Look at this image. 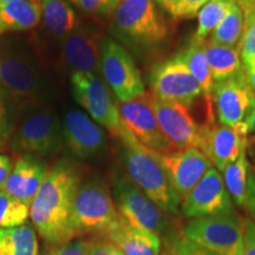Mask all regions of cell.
Listing matches in <instances>:
<instances>
[{"instance_id":"6da1fadb","label":"cell","mask_w":255,"mask_h":255,"mask_svg":"<svg viewBox=\"0 0 255 255\" xmlns=\"http://www.w3.org/2000/svg\"><path fill=\"white\" fill-rule=\"evenodd\" d=\"M81 174L69 161H59L47 170L30 205V219L36 231L50 245L73 240L72 210L81 186Z\"/></svg>"},{"instance_id":"7a4b0ae2","label":"cell","mask_w":255,"mask_h":255,"mask_svg":"<svg viewBox=\"0 0 255 255\" xmlns=\"http://www.w3.org/2000/svg\"><path fill=\"white\" fill-rule=\"evenodd\" d=\"M110 33L138 55L161 50L173 37L171 25L155 0H122L113 13Z\"/></svg>"},{"instance_id":"3957f363","label":"cell","mask_w":255,"mask_h":255,"mask_svg":"<svg viewBox=\"0 0 255 255\" xmlns=\"http://www.w3.org/2000/svg\"><path fill=\"white\" fill-rule=\"evenodd\" d=\"M0 89L14 119L21 110L46 102V82L39 64L20 41L0 43Z\"/></svg>"},{"instance_id":"277c9868","label":"cell","mask_w":255,"mask_h":255,"mask_svg":"<svg viewBox=\"0 0 255 255\" xmlns=\"http://www.w3.org/2000/svg\"><path fill=\"white\" fill-rule=\"evenodd\" d=\"M119 139L121 156L130 180L163 212L177 215L181 199L169 180L157 152L142 145L128 130Z\"/></svg>"},{"instance_id":"5b68a950","label":"cell","mask_w":255,"mask_h":255,"mask_svg":"<svg viewBox=\"0 0 255 255\" xmlns=\"http://www.w3.org/2000/svg\"><path fill=\"white\" fill-rule=\"evenodd\" d=\"M63 143L62 121L47 102L17 114L9 137V146L15 154L46 157L57 154Z\"/></svg>"},{"instance_id":"8992f818","label":"cell","mask_w":255,"mask_h":255,"mask_svg":"<svg viewBox=\"0 0 255 255\" xmlns=\"http://www.w3.org/2000/svg\"><path fill=\"white\" fill-rule=\"evenodd\" d=\"M121 218L108 184L100 178L81 183L72 210L76 235H107Z\"/></svg>"},{"instance_id":"52a82bcc","label":"cell","mask_w":255,"mask_h":255,"mask_svg":"<svg viewBox=\"0 0 255 255\" xmlns=\"http://www.w3.org/2000/svg\"><path fill=\"white\" fill-rule=\"evenodd\" d=\"M184 237L218 255L244 254V226L234 207L219 214L193 219Z\"/></svg>"},{"instance_id":"ba28073f","label":"cell","mask_w":255,"mask_h":255,"mask_svg":"<svg viewBox=\"0 0 255 255\" xmlns=\"http://www.w3.org/2000/svg\"><path fill=\"white\" fill-rule=\"evenodd\" d=\"M70 85L75 101L98 126L105 128L116 138L127 131L121 120L119 102L115 101L113 91L97 73L72 72Z\"/></svg>"},{"instance_id":"9c48e42d","label":"cell","mask_w":255,"mask_h":255,"mask_svg":"<svg viewBox=\"0 0 255 255\" xmlns=\"http://www.w3.org/2000/svg\"><path fill=\"white\" fill-rule=\"evenodd\" d=\"M98 70L119 102L135 100L146 92L141 71L129 50L114 38L102 41Z\"/></svg>"},{"instance_id":"30bf717a","label":"cell","mask_w":255,"mask_h":255,"mask_svg":"<svg viewBox=\"0 0 255 255\" xmlns=\"http://www.w3.org/2000/svg\"><path fill=\"white\" fill-rule=\"evenodd\" d=\"M114 200L120 215L132 227L154 233L158 237L168 231L165 212L149 199L129 176L116 177Z\"/></svg>"},{"instance_id":"8fae6325","label":"cell","mask_w":255,"mask_h":255,"mask_svg":"<svg viewBox=\"0 0 255 255\" xmlns=\"http://www.w3.org/2000/svg\"><path fill=\"white\" fill-rule=\"evenodd\" d=\"M152 107L159 128L171 150L200 149L202 129L189 105L164 101L152 95Z\"/></svg>"},{"instance_id":"7c38bea8","label":"cell","mask_w":255,"mask_h":255,"mask_svg":"<svg viewBox=\"0 0 255 255\" xmlns=\"http://www.w3.org/2000/svg\"><path fill=\"white\" fill-rule=\"evenodd\" d=\"M123 127L145 148L157 152H173L162 132L152 107V94L146 91L135 100L119 102Z\"/></svg>"},{"instance_id":"4fadbf2b","label":"cell","mask_w":255,"mask_h":255,"mask_svg":"<svg viewBox=\"0 0 255 255\" xmlns=\"http://www.w3.org/2000/svg\"><path fill=\"white\" fill-rule=\"evenodd\" d=\"M149 84L152 95L164 101L190 104L202 95L200 84L178 55L156 65Z\"/></svg>"},{"instance_id":"5bb4252c","label":"cell","mask_w":255,"mask_h":255,"mask_svg":"<svg viewBox=\"0 0 255 255\" xmlns=\"http://www.w3.org/2000/svg\"><path fill=\"white\" fill-rule=\"evenodd\" d=\"M212 100L220 124L234 127L244 122L255 109V92L248 84L245 69L231 78L215 82Z\"/></svg>"},{"instance_id":"9a60e30c","label":"cell","mask_w":255,"mask_h":255,"mask_svg":"<svg viewBox=\"0 0 255 255\" xmlns=\"http://www.w3.org/2000/svg\"><path fill=\"white\" fill-rule=\"evenodd\" d=\"M232 207L231 195L222 175L216 168H210L182 200L181 213L184 218L193 220L219 214Z\"/></svg>"},{"instance_id":"2e32d148","label":"cell","mask_w":255,"mask_h":255,"mask_svg":"<svg viewBox=\"0 0 255 255\" xmlns=\"http://www.w3.org/2000/svg\"><path fill=\"white\" fill-rule=\"evenodd\" d=\"M248 133L246 122H240L234 127L215 123L201 132L200 150L219 171H223L246 149Z\"/></svg>"},{"instance_id":"e0dca14e","label":"cell","mask_w":255,"mask_h":255,"mask_svg":"<svg viewBox=\"0 0 255 255\" xmlns=\"http://www.w3.org/2000/svg\"><path fill=\"white\" fill-rule=\"evenodd\" d=\"M63 139L69 150L81 159L94 158L107 148V135L89 115L69 109L62 120Z\"/></svg>"},{"instance_id":"ac0fdd59","label":"cell","mask_w":255,"mask_h":255,"mask_svg":"<svg viewBox=\"0 0 255 255\" xmlns=\"http://www.w3.org/2000/svg\"><path fill=\"white\" fill-rule=\"evenodd\" d=\"M157 155L181 200H183L207 171L213 168L208 157L196 148Z\"/></svg>"},{"instance_id":"d6986e66","label":"cell","mask_w":255,"mask_h":255,"mask_svg":"<svg viewBox=\"0 0 255 255\" xmlns=\"http://www.w3.org/2000/svg\"><path fill=\"white\" fill-rule=\"evenodd\" d=\"M102 34L94 27L79 24L62 40V60L72 72H100ZM71 72V73H72Z\"/></svg>"},{"instance_id":"ffe728a7","label":"cell","mask_w":255,"mask_h":255,"mask_svg":"<svg viewBox=\"0 0 255 255\" xmlns=\"http://www.w3.org/2000/svg\"><path fill=\"white\" fill-rule=\"evenodd\" d=\"M47 170L49 169L43 162L31 156H23L14 163L1 191L30 206L46 176Z\"/></svg>"},{"instance_id":"44dd1931","label":"cell","mask_w":255,"mask_h":255,"mask_svg":"<svg viewBox=\"0 0 255 255\" xmlns=\"http://www.w3.org/2000/svg\"><path fill=\"white\" fill-rule=\"evenodd\" d=\"M105 237L124 255H161V239L158 235L132 227L122 216Z\"/></svg>"},{"instance_id":"7402d4cb","label":"cell","mask_w":255,"mask_h":255,"mask_svg":"<svg viewBox=\"0 0 255 255\" xmlns=\"http://www.w3.org/2000/svg\"><path fill=\"white\" fill-rule=\"evenodd\" d=\"M41 19L40 0L0 1V30L25 32L37 27Z\"/></svg>"},{"instance_id":"603a6c76","label":"cell","mask_w":255,"mask_h":255,"mask_svg":"<svg viewBox=\"0 0 255 255\" xmlns=\"http://www.w3.org/2000/svg\"><path fill=\"white\" fill-rule=\"evenodd\" d=\"M44 26L52 37L62 41L79 25L75 9L66 0H40Z\"/></svg>"},{"instance_id":"cb8c5ba5","label":"cell","mask_w":255,"mask_h":255,"mask_svg":"<svg viewBox=\"0 0 255 255\" xmlns=\"http://www.w3.org/2000/svg\"><path fill=\"white\" fill-rule=\"evenodd\" d=\"M203 50L214 83L231 78L244 69L240 47L221 46L208 39L203 41Z\"/></svg>"},{"instance_id":"d4e9b609","label":"cell","mask_w":255,"mask_h":255,"mask_svg":"<svg viewBox=\"0 0 255 255\" xmlns=\"http://www.w3.org/2000/svg\"><path fill=\"white\" fill-rule=\"evenodd\" d=\"M222 173L225 186L227 188L229 195L239 206L246 207L248 175H250L246 149L242 150L240 156L233 163L227 165Z\"/></svg>"},{"instance_id":"484cf974","label":"cell","mask_w":255,"mask_h":255,"mask_svg":"<svg viewBox=\"0 0 255 255\" xmlns=\"http://www.w3.org/2000/svg\"><path fill=\"white\" fill-rule=\"evenodd\" d=\"M245 15L240 6L234 2L231 11L213 31L210 41L221 46L239 47L244 33Z\"/></svg>"},{"instance_id":"4316f807","label":"cell","mask_w":255,"mask_h":255,"mask_svg":"<svg viewBox=\"0 0 255 255\" xmlns=\"http://www.w3.org/2000/svg\"><path fill=\"white\" fill-rule=\"evenodd\" d=\"M234 1L229 0H209L199 12V25L191 38V43L202 44L207 37L225 19Z\"/></svg>"},{"instance_id":"83f0119b","label":"cell","mask_w":255,"mask_h":255,"mask_svg":"<svg viewBox=\"0 0 255 255\" xmlns=\"http://www.w3.org/2000/svg\"><path fill=\"white\" fill-rule=\"evenodd\" d=\"M178 57L183 60V63L188 66L191 75L194 76V78L200 84L201 89H202V94L212 95L214 81H213L208 62H207L205 55V50H203V43H190V45L186 50L178 53Z\"/></svg>"},{"instance_id":"f1b7e54d","label":"cell","mask_w":255,"mask_h":255,"mask_svg":"<svg viewBox=\"0 0 255 255\" xmlns=\"http://www.w3.org/2000/svg\"><path fill=\"white\" fill-rule=\"evenodd\" d=\"M2 234L4 255H38V240L33 226L2 229Z\"/></svg>"},{"instance_id":"f546056e","label":"cell","mask_w":255,"mask_h":255,"mask_svg":"<svg viewBox=\"0 0 255 255\" xmlns=\"http://www.w3.org/2000/svg\"><path fill=\"white\" fill-rule=\"evenodd\" d=\"M30 206L0 190V229H12L26 225Z\"/></svg>"},{"instance_id":"4dcf8cb0","label":"cell","mask_w":255,"mask_h":255,"mask_svg":"<svg viewBox=\"0 0 255 255\" xmlns=\"http://www.w3.org/2000/svg\"><path fill=\"white\" fill-rule=\"evenodd\" d=\"M245 15L244 33L240 41V55L242 65H247L255 59V9Z\"/></svg>"},{"instance_id":"1f68e13d","label":"cell","mask_w":255,"mask_h":255,"mask_svg":"<svg viewBox=\"0 0 255 255\" xmlns=\"http://www.w3.org/2000/svg\"><path fill=\"white\" fill-rule=\"evenodd\" d=\"M83 12L92 15H109L114 13L122 0H71Z\"/></svg>"},{"instance_id":"d6a6232c","label":"cell","mask_w":255,"mask_h":255,"mask_svg":"<svg viewBox=\"0 0 255 255\" xmlns=\"http://www.w3.org/2000/svg\"><path fill=\"white\" fill-rule=\"evenodd\" d=\"M5 95L0 89V145L9 141L14 126V115L12 113Z\"/></svg>"},{"instance_id":"836d02e7","label":"cell","mask_w":255,"mask_h":255,"mask_svg":"<svg viewBox=\"0 0 255 255\" xmlns=\"http://www.w3.org/2000/svg\"><path fill=\"white\" fill-rule=\"evenodd\" d=\"M85 244L88 255H124L123 252L104 235H95L85 240Z\"/></svg>"},{"instance_id":"e575fe53","label":"cell","mask_w":255,"mask_h":255,"mask_svg":"<svg viewBox=\"0 0 255 255\" xmlns=\"http://www.w3.org/2000/svg\"><path fill=\"white\" fill-rule=\"evenodd\" d=\"M44 255H88L85 240H70L59 245H51Z\"/></svg>"},{"instance_id":"d590c367","label":"cell","mask_w":255,"mask_h":255,"mask_svg":"<svg viewBox=\"0 0 255 255\" xmlns=\"http://www.w3.org/2000/svg\"><path fill=\"white\" fill-rule=\"evenodd\" d=\"M209 0H178L176 9L173 15L174 19H189L194 18L199 13L200 9Z\"/></svg>"},{"instance_id":"8d00e7d4","label":"cell","mask_w":255,"mask_h":255,"mask_svg":"<svg viewBox=\"0 0 255 255\" xmlns=\"http://www.w3.org/2000/svg\"><path fill=\"white\" fill-rule=\"evenodd\" d=\"M173 245V247L180 253V255H218L186 237L176 239Z\"/></svg>"},{"instance_id":"74e56055","label":"cell","mask_w":255,"mask_h":255,"mask_svg":"<svg viewBox=\"0 0 255 255\" xmlns=\"http://www.w3.org/2000/svg\"><path fill=\"white\" fill-rule=\"evenodd\" d=\"M244 226V254L255 255V222L250 218L242 219Z\"/></svg>"},{"instance_id":"f35d334b","label":"cell","mask_w":255,"mask_h":255,"mask_svg":"<svg viewBox=\"0 0 255 255\" xmlns=\"http://www.w3.org/2000/svg\"><path fill=\"white\" fill-rule=\"evenodd\" d=\"M246 208L252 218L255 220V173L253 170L250 171V175H248Z\"/></svg>"},{"instance_id":"ab89813d","label":"cell","mask_w":255,"mask_h":255,"mask_svg":"<svg viewBox=\"0 0 255 255\" xmlns=\"http://www.w3.org/2000/svg\"><path fill=\"white\" fill-rule=\"evenodd\" d=\"M13 161L7 155L0 154V190L7 180L8 175L11 174L12 168H13Z\"/></svg>"},{"instance_id":"60d3db41","label":"cell","mask_w":255,"mask_h":255,"mask_svg":"<svg viewBox=\"0 0 255 255\" xmlns=\"http://www.w3.org/2000/svg\"><path fill=\"white\" fill-rule=\"evenodd\" d=\"M177 1L178 0H155V2L157 4L158 7L167 12L168 14H170L171 18H173L175 9H176Z\"/></svg>"},{"instance_id":"b9f144b4","label":"cell","mask_w":255,"mask_h":255,"mask_svg":"<svg viewBox=\"0 0 255 255\" xmlns=\"http://www.w3.org/2000/svg\"><path fill=\"white\" fill-rule=\"evenodd\" d=\"M245 72H246V78L248 84L252 88V90L255 92V59L248 63L247 65H244Z\"/></svg>"},{"instance_id":"7bdbcfd3","label":"cell","mask_w":255,"mask_h":255,"mask_svg":"<svg viewBox=\"0 0 255 255\" xmlns=\"http://www.w3.org/2000/svg\"><path fill=\"white\" fill-rule=\"evenodd\" d=\"M245 122H246L248 126V132L255 133V109L248 115Z\"/></svg>"},{"instance_id":"ee69618b","label":"cell","mask_w":255,"mask_h":255,"mask_svg":"<svg viewBox=\"0 0 255 255\" xmlns=\"http://www.w3.org/2000/svg\"><path fill=\"white\" fill-rule=\"evenodd\" d=\"M254 2V0H239V6H240L242 11H246L252 6V4Z\"/></svg>"},{"instance_id":"f6af8a7d","label":"cell","mask_w":255,"mask_h":255,"mask_svg":"<svg viewBox=\"0 0 255 255\" xmlns=\"http://www.w3.org/2000/svg\"><path fill=\"white\" fill-rule=\"evenodd\" d=\"M0 255H4V234H2V229H0Z\"/></svg>"},{"instance_id":"bcb514c9","label":"cell","mask_w":255,"mask_h":255,"mask_svg":"<svg viewBox=\"0 0 255 255\" xmlns=\"http://www.w3.org/2000/svg\"><path fill=\"white\" fill-rule=\"evenodd\" d=\"M253 9H255V0H254V2L253 4H252V6L248 9H246V11H242L244 12V13H247V12H251V11H253Z\"/></svg>"},{"instance_id":"7dc6e473","label":"cell","mask_w":255,"mask_h":255,"mask_svg":"<svg viewBox=\"0 0 255 255\" xmlns=\"http://www.w3.org/2000/svg\"><path fill=\"white\" fill-rule=\"evenodd\" d=\"M0 1H30V0H0Z\"/></svg>"},{"instance_id":"c3c4849f","label":"cell","mask_w":255,"mask_h":255,"mask_svg":"<svg viewBox=\"0 0 255 255\" xmlns=\"http://www.w3.org/2000/svg\"><path fill=\"white\" fill-rule=\"evenodd\" d=\"M171 255H180V253H178V252L175 250V248H173V252H171Z\"/></svg>"},{"instance_id":"681fc988","label":"cell","mask_w":255,"mask_h":255,"mask_svg":"<svg viewBox=\"0 0 255 255\" xmlns=\"http://www.w3.org/2000/svg\"><path fill=\"white\" fill-rule=\"evenodd\" d=\"M229 1H234L235 2V1H239V0H229Z\"/></svg>"},{"instance_id":"f907efd6","label":"cell","mask_w":255,"mask_h":255,"mask_svg":"<svg viewBox=\"0 0 255 255\" xmlns=\"http://www.w3.org/2000/svg\"><path fill=\"white\" fill-rule=\"evenodd\" d=\"M161 255H167V253H163V254H161Z\"/></svg>"},{"instance_id":"816d5d0a","label":"cell","mask_w":255,"mask_h":255,"mask_svg":"<svg viewBox=\"0 0 255 255\" xmlns=\"http://www.w3.org/2000/svg\"><path fill=\"white\" fill-rule=\"evenodd\" d=\"M254 158H255V152H254Z\"/></svg>"},{"instance_id":"f5cc1de1","label":"cell","mask_w":255,"mask_h":255,"mask_svg":"<svg viewBox=\"0 0 255 255\" xmlns=\"http://www.w3.org/2000/svg\"><path fill=\"white\" fill-rule=\"evenodd\" d=\"M0 33H1V30H0Z\"/></svg>"},{"instance_id":"db71d44e","label":"cell","mask_w":255,"mask_h":255,"mask_svg":"<svg viewBox=\"0 0 255 255\" xmlns=\"http://www.w3.org/2000/svg\"><path fill=\"white\" fill-rule=\"evenodd\" d=\"M0 146H1V145H0Z\"/></svg>"}]
</instances>
